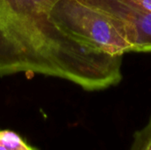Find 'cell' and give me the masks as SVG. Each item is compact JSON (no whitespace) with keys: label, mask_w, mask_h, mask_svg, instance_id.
<instances>
[{"label":"cell","mask_w":151,"mask_h":150,"mask_svg":"<svg viewBox=\"0 0 151 150\" xmlns=\"http://www.w3.org/2000/svg\"><path fill=\"white\" fill-rule=\"evenodd\" d=\"M109 17L119 28L131 52L151 53V12L118 0H84Z\"/></svg>","instance_id":"1"},{"label":"cell","mask_w":151,"mask_h":150,"mask_svg":"<svg viewBox=\"0 0 151 150\" xmlns=\"http://www.w3.org/2000/svg\"><path fill=\"white\" fill-rule=\"evenodd\" d=\"M0 150H39L21 135L9 129H0Z\"/></svg>","instance_id":"2"},{"label":"cell","mask_w":151,"mask_h":150,"mask_svg":"<svg viewBox=\"0 0 151 150\" xmlns=\"http://www.w3.org/2000/svg\"><path fill=\"white\" fill-rule=\"evenodd\" d=\"M130 150H151V115L146 126L134 133Z\"/></svg>","instance_id":"3"},{"label":"cell","mask_w":151,"mask_h":150,"mask_svg":"<svg viewBox=\"0 0 151 150\" xmlns=\"http://www.w3.org/2000/svg\"><path fill=\"white\" fill-rule=\"evenodd\" d=\"M121 3L133 6L134 8L140 9L142 11H145L151 12V0H118Z\"/></svg>","instance_id":"4"}]
</instances>
